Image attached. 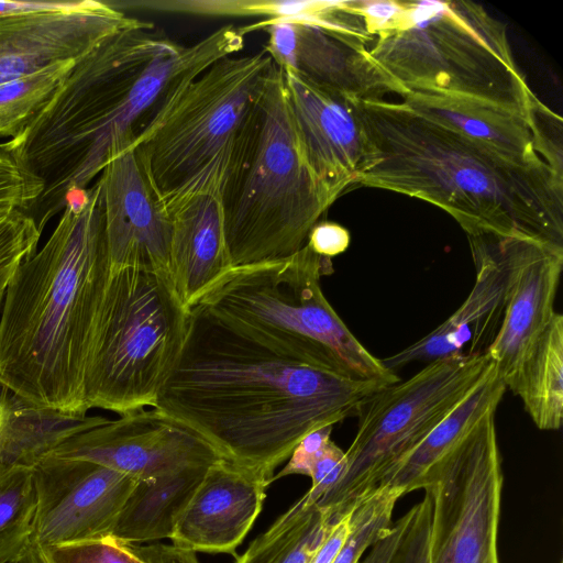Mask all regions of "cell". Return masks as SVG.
Here are the masks:
<instances>
[{
	"label": "cell",
	"mask_w": 563,
	"mask_h": 563,
	"mask_svg": "<svg viewBox=\"0 0 563 563\" xmlns=\"http://www.w3.org/2000/svg\"><path fill=\"white\" fill-rule=\"evenodd\" d=\"M385 385L307 362L196 305L153 408L273 478L308 433L356 416Z\"/></svg>",
	"instance_id": "6da1fadb"
},
{
	"label": "cell",
	"mask_w": 563,
	"mask_h": 563,
	"mask_svg": "<svg viewBox=\"0 0 563 563\" xmlns=\"http://www.w3.org/2000/svg\"><path fill=\"white\" fill-rule=\"evenodd\" d=\"M244 37L228 24L184 46L137 19L77 59L29 128L4 143L20 167L42 183L25 211L38 232L131 146L145 114L176 82L240 52Z\"/></svg>",
	"instance_id": "7a4b0ae2"
},
{
	"label": "cell",
	"mask_w": 563,
	"mask_h": 563,
	"mask_svg": "<svg viewBox=\"0 0 563 563\" xmlns=\"http://www.w3.org/2000/svg\"><path fill=\"white\" fill-rule=\"evenodd\" d=\"M364 151L355 187L435 205L466 235H527L563 246V177L510 161L401 102L352 100Z\"/></svg>",
	"instance_id": "3957f363"
},
{
	"label": "cell",
	"mask_w": 563,
	"mask_h": 563,
	"mask_svg": "<svg viewBox=\"0 0 563 563\" xmlns=\"http://www.w3.org/2000/svg\"><path fill=\"white\" fill-rule=\"evenodd\" d=\"M110 274L98 180L74 195L23 262L0 309V386L38 406L87 413L84 382Z\"/></svg>",
	"instance_id": "277c9868"
},
{
	"label": "cell",
	"mask_w": 563,
	"mask_h": 563,
	"mask_svg": "<svg viewBox=\"0 0 563 563\" xmlns=\"http://www.w3.org/2000/svg\"><path fill=\"white\" fill-rule=\"evenodd\" d=\"M221 199L232 266L295 254L334 202L308 163L275 63Z\"/></svg>",
	"instance_id": "5b68a950"
},
{
	"label": "cell",
	"mask_w": 563,
	"mask_h": 563,
	"mask_svg": "<svg viewBox=\"0 0 563 563\" xmlns=\"http://www.w3.org/2000/svg\"><path fill=\"white\" fill-rule=\"evenodd\" d=\"M274 67L263 48L221 58L176 82L143 123L132 148L166 207L221 187Z\"/></svg>",
	"instance_id": "8992f818"
},
{
	"label": "cell",
	"mask_w": 563,
	"mask_h": 563,
	"mask_svg": "<svg viewBox=\"0 0 563 563\" xmlns=\"http://www.w3.org/2000/svg\"><path fill=\"white\" fill-rule=\"evenodd\" d=\"M331 258L307 244L295 254L233 266L197 305L225 321L341 375L391 384L384 366L352 333L327 300L321 278Z\"/></svg>",
	"instance_id": "52a82bcc"
},
{
	"label": "cell",
	"mask_w": 563,
	"mask_h": 563,
	"mask_svg": "<svg viewBox=\"0 0 563 563\" xmlns=\"http://www.w3.org/2000/svg\"><path fill=\"white\" fill-rule=\"evenodd\" d=\"M404 2L400 26L377 34L368 48L402 93L453 95L530 114L537 97L501 21L467 0Z\"/></svg>",
	"instance_id": "ba28073f"
},
{
	"label": "cell",
	"mask_w": 563,
	"mask_h": 563,
	"mask_svg": "<svg viewBox=\"0 0 563 563\" xmlns=\"http://www.w3.org/2000/svg\"><path fill=\"white\" fill-rule=\"evenodd\" d=\"M166 273L110 269L87 358V410L153 408L181 351L188 323Z\"/></svg>",
	"instance_id": "9c48e42d"
},
{
	"label": "cell",
	"mask_w": 563,
	"mask_h": 563,
	"mask_svg": "<svg viewBox=\"0 0 563 563\" xmlns=\"http://www.w3.org/2000/svg\"><path fill=\"white\" fill-rule=\"evenodd\" d=\"M492 366L486 353L451 355L427 363L408 379L385 385L372 394L357 410V430L345 451V471L318 506L331 515L352 509Z\"/></svg>",
	"instance_id": "30bf717a"
},
{
	"label": "cell",
	"mask_w": 563,
	"mask_h": 563,
	"mask_svg": "<svg viewBox=\"0 0 563 563\" xmlns=\"http://www.w3.org/2000/svg\"><path fill=\"white\" fill-rule=\"evenodd\" d=\"M501 488V455L492 413L423 488L431 499L430 563H499Z\"/></svg>",
	"instance_id": "8fae6325"
},
{
	"label": "cell",
	"mask_w": 563,
	"mask_h": 563,
	"mask_svg": "<svg viewBox=\"0 0 563 563\" xmlns=\"http://www.w3.org/2000/svg\"><path fill=\"white\" fill-rule=\"evenodd\" d=\"M90 461L137 479L210 466L222 456L202 437L156 408L102 420L51 454Z\"/></svg>",
	"instance_id": "7c38bea8"
},
{
	"label": "cell",
	"mask_w": 563,
	"mask_h": 563,
	"mask_svg": "<svg viewBox=\"0 0 563 563\" xmlns=\"http://www.w3.org/2000/svg\"><path fill=\"white\" fill-rule=\"evenodd\" d=\"M33 543L57 544L110 536L137 478L77 459L47 455L33 466Z\"/></svg>",
	"instance_id": "4fadbf2b"
},
{
	"label": "cell",
	"mask_w": 563,
	"mask_h": 563,
	"mask_svg": "<svg viewBox=\"0 0 563 563\" xmlns=\"http://www.w3.org/2000/svg\"><path fill=\"white\" fill-rule=\"evenodd\" d=\"M246 35L264 30V49L282 69L352 100H383L402 89L371 57L372 35L332 31L299 21H257L241 26Z\"/></svg>",
	"instance_id": "5bb4252c"
},
{
	"label": "cell",
	"mask_w": 563,
	"mask_h": 563,
	"mask_svg": "<svg viewBox=\"0 0 563 563\" xmlns=\"http://www.w3.org/2000/svg\"><path fill=\"white\" fill-rule=\"evenodd\" d=\"M137 19L107 1L70 0L51 10L0 16V84L76 62Z\"/></svg>",
	"instance_id": "9a60e30c"
},
{
	"label": "cell",
	"mask_w": 563,
	"mask_h": 563,
	"mask_svg": "<svg viewBox=\"0 0 563 563\" xmlns=\"http://www.w3.org/2000/svg\"><path fill=\"white\" fill-rule=\"evenodd\" d=\"M110 269L169 275L170 218L132 148L113 156L97 178Z\"/></svg>",
	"instance_id": "2e32d148"
},
{
	"label": "cell",
	"mask_w": 563,
	"mask_h": 563,
	"mask_svg": "<svg viewBox=\"0 0 563 563\" xmlns=\"http://www.w3.org/2000/svg\"><path fill=\"white\" fill-rule=\"evenodd\" d=\"M509 236L467 235L475 283L463 303L441 324L399 352L380 358L395 371L411 362L485 354L501 323L510 275Z\"/></svg>",
	"instance_id": "e0dca14e"
},
{
	"label": "cell",
	"mask_w": 563,
	"mask_h": 563,
	"mask_svg": "<svg viewBox=\"0 0 563 563\" xmlns=\"http://www.w3.org/2000/svg\"><path fill=\"white\" fill-rule=\"evenodd\" d=\"M510 275L500 327L486 354L506 388L555 313L563 246L515 234L509 236Z\"/></svg>",
	"instance_id": "ac0fdd59"
},
{
	"label": "cell",
	"mask_w": 563,
	"mask_h": 563,
	"mask_svg": "<svg viewBox=\"0 0 563 563\" xmlns=\"http://www.w3.org/2000/svg\"><path fill=\"white\" fill-rule=\"evenodd\" d=\"M282 70L308 163L335 201L353 188L363 158L364 136L353 101Z\"/></svg>",
	"instance_id": "d6986e66"
},
{
	"label": "cell",
	"mask_w": 563,
	"mask_h": 563,
	"mask_svg": "<svg viewBox=\"0 0 563 563\" xmlns=\"http://www.w3.org/2000/svg\"><path fill=\"white\" fill-rule=\"evenodd\" d=\"M273 478L221 459L209 466L172 537L194 552L235 554L257 516Z\"/></svg>",
	"instance_id": "ffe728a7"
},
{
	"label": "cell",
	"mask_w": 563,
	"mask_h": 563,
	"mask_svg": "<svg viewBox=\"0 0 563 563\" xmlns=\"http://www.w3.org/2000/svg\"><path fill=\"white\" fill-rule=\"evenodd\" d=\"M170 218L169 276L187 311L233 266L221 188L189 192L166 207Z\"/></svg>",
	"instance_id": "44dd1931"
},
{
	"label": "cell",
	"mask_w": 563,
	"mask_h": 563,
	"mask_svg": "<svg viewBox=\"0 0 563 563\" xmlns=\"http://www.w3.org/2000/svg\"><path fill=\"white\" fill-rule=\"evenodd\" d=\"M415 113L450 129L510 161L547 164L530 114L460 96L408 91L400 96Z\"/></svg>",
	"instance_id": "7402d4cb"
},
{
	"label": "cell",
	"mask_w": 563,
	"mask_h": 563,
	"mask_svg": "<svg viewBox=\"0 0 563 563\" xmlns=\"http://www.w3.org/2000/svg\"><path fill=\"white\" fill-rule=\"evenodd\" d=\"M496 366L407 454L393 464L376 487L400 488L404 494L423 489L439 466L492 413L506 391Z\"/></svg>",
	"instance_id": "603a6c76"
},
{
	"label": "cell",
	"mask_w": 563,
	"mask_h": 563,
	"mask_svg": "<svg viewBox=\"0 0 563 563\" xmlns=\"http://www.w3.org/2000/svg\"><path fill=\"white\" fill-rule=\"evenodd\" d=\"M209 466L137 479L111 536L125 544L172 539L177 522Z\"/></svg>",
	"instance_id": "cb8c5ba5"
},
{
	"label": "cell",
	"mask_w": 563,
	"mask_h": 563,
	"mask_svg": "<svg viewBox=\"0 0 563 563\" xmlns=\"http://www.w3.org/2000/svg\"><path fill=\"white\" fill-rule=\"evenodd\" d=\"M1 433L2 466L33 467L71 437L97 426L103 417L38 407L5 389Z\"/></svg>",
	"instance_id": "d4e9b609"
},
{
	"label": "cell",
	"mask_w": 563,
	"mask_h": 563,
	"mask_svg": "<svg viewBox=\"0 0 563 563\" xmlns=\"http://www.w3.org/2000/svg\"><path fill=\"white\" fill-rule=\"evenodd\" d=\"M510 390L540 430H559L563 418V316L555 312L523 358Z\"/></svg>",
	"instance_id": "484cf974"
},
{
	"label": "cell",
	"mask_w": 563,
	"mask_h": 563,
	"mask_svg": "<svg viewBox=\"0 0 563 563\" xmlns=\"http://www.w3.org/2000/svg\"><path fill=\"white\" fill-rule=\"evenodd\" d=\"M343 514L331 515L305 494L251 542L236 563H309Z\"/></svg>",
	"instance_id": "4316f807"
},
{
	"label": "cell",
	"mask_w": 563,
	"mask_h": 563,
	"mask_svg": "<svg viewBox=\"0 0 563 563\" xmlns=\"http://www.w3.org/2000/svg\"><path fill=\"white\" fill-rule=\"evenodd\" d=\"M36 515L33 467L0 468V563H23L32 544Z\"/></svg>",
	"instance_id": "83f0119b"
},
{
	"label": "cell",
	"mask_w": 563,
	"mask_h": 563,
	"mask_svg": "<svg viewBox=\"0 0 563 563\" xmlns=\"http://www.w3.org/2000/svg\"><path fill=\"white\" fill-rule=\"evenodd\" d=\"M76 62L52 65L0 84V137L20 135L51 101Z\"/></svg>",
	"instance_id": "f1b7e54d"
},
{
	"label": "cell",
	"mask_w": 563,
	"mask_h": 563,
	"mask_svg": "<svg viewBox=\"0 0 563 563\" xmlns=\"http://www.w3.org/2000/svg\"><path fill=\"white\" fill-rule=\"evenodd\" d=\"M400 488L378 486L357 500L350 521L349 536L332 563H360L369 548L391 527Z\"/></svg>",
	"instance_id": "f546056e"
},
{
	"label": "cell",
	"mask_w": 563,
	"mask_h": 563,
	"mask_svg": "<svg viewBox=\"0 0 563 563\" xmlns=\"http://www.w3.org/2000/svg\"><path fill=\"white\" fill-rule=\"evenodd\" d=\"M41 233L21 209L0 203V296L20 265L37 250Z\"/></svg>",
	"instance_id": "4dcf8cb0"
},
{
	"label": "cell",
	"mask_w": 563,
	"mask_h": 563,
	"mask_svg": "<svg viewBox=\"0 0 563 563\" xmlns=\"http://www.w3.org/2000/svg\"><path fill=\"white\" fill-rule=\"evenodd\" d=\"M53 563H145L130 544L106 536L54 545L46 549Z\"/></svg>",
	"instance_id": "1f68e13d"
},
{
	"label": "cell",
	"mask_w": 563,
	"mask_h": 563,
	"mask_svg": "<svg viewBox=\"0 0 563 563\" xmlns=\"http://www.w3.org/2000/svg\"><path fill=\"white\" fill-rule=\"evenodd\" d=\"M409 511L408 523L388 563H430L431 499L429 494L424 492L423 499Z\"/></svg>",
	"instance_id": "d6a6232c"
},
{
	"label": "cell",
	"mask_w": 563,
	"mask_h": 563,
	"mask_svg": "<svg viewBox=\"0 0 563 563\" xmlns=\"http://www.w3.org/2000/svg\"><path fill=\"white\" fill-rule=\"evenodd\" d=\"M42 188V183L23 170L1 143L0 203L15 206L25 212L41 195Z\"/></svg>",
	"instance_id": "836d02e7"
},
{
	"label": "cell",
	"mask_w": 563,
	"mask_h": 563,
	"mask_svg": "<svg viewBox=\"0 0 563 563\" xmlns=\"http://www.w3.org/2000/svg\"><path fill=\"white\" fill-rule=\"evenodd\" d=\"M345 467V451L330 440L311 468V486L306 496L318 503L338 483Z\"/></svg>",
	"instance_id": "e575fe53"
},
{
	"label": "cell",
	"mask_w": 563,
	"mask_h": 563,
	"mask_svg": "<svg viewBox=\"0 0 563 563\" xmlns=\"http://www.w3.org/2000/svg\"><path fill=\"white\" fill-rule=\"evenodd\" d=\"M333 426H327L308 433L294 449L287 464L273 477V482L289 475H310L311 468L331 440Z\"/></svg>",
	"instance_id": "d590c367"
},
{
	"label": "cell",
	"mask_w": 563,
	"mask_h": 563,
	"mask_svg": "<svg viewBox=\"0 0 563 563\" xmlns=\"http://www.w3.org/2000/svg\"><path fill=\"white\" fill-rule=\"evenodd\" d=\"M351 2L353 9L363 18L367 32L374 37L377 34L399 27L406 12L404 1L366 0Z\"/></svg>",
	"instance_id": "8d00e7d4"
},
{
	"label": "cell",
	"mask_w": 563,
	"mask_h": 563,
	"mask_svg": "<svg viewBox=\"0 0 563 563\" xmlns=\"http://www.w3.org/2000/svg\"><path fill=\"white\" fill-rule=\"evenodd\" d=\"M350 232L342 225L322 221L310 230L306 244L318 255L331 258L345 252L350 245Z\"/></svg>",
	"instance_id": "74e56055"
},
{
	"label": "cell",
	"mask_w": 563,
	"mask_h": 563,
	"mask_svg": "<svg viewBox=\"0 0 563 563\" xmlns=\"http://www.w3.org/2000/svg\"><path fill=\"white\" fill-rule=\"evenodd\" d=\"M132 551L145 563H200L196 552L174 544H130Z\"/></svg>",
	"instance_id": "f35d334b"
},
{
	"label": "cell",
	"mask_w": 563,
	"mask_h": 563,
	"mask_svg": "<svg viewBox=\"0 0 563 563\" xmlns=\"http://www.w3.org/2000/svg\"><path fill=\"white\" fill-rule=\"evenodd\" d=\"M409 517L410 511L408 510L391 525L388 532L382 539L369 548L366 556L360 563H388L402 537Z\"/></svg>",
	"instance_id": "ab89813d"
},
{
	"label": "cell",
	"mask_w": 563,
	"mask_h": 563,
	"mask_svg": "<svg viewBox=\"0 0 563 563\" xmlns=\"http://www.w3.org/2000/svg\"><path fill=\"white\" fill-rule=\"evenodd\" d=\"M355 507V506H354ZM354 507L344 512L333 526L331 532L312 556L309 563H332L344 544L349 532L350 521Z\"/></svg>",
	"instance_id": "60d3db41"
},
{
	"label": "cell",
	"mask_w": 563,
	"mask_h": 563,
	"mask_svg": "<svg viewBox=\"0 0 563 563\" xmlns=\"http://www.w3.org/2000/svg\"><path fill=\"white\" fill-rule=\"evenodd\" d=\"M67 1H0V16L60 8Z\"/></svg>",
	"instance_id": "b9f144b4"
},
{
	"label": "cell",
	"mask_w": 563,
	"mask_h": 563,
	"mask_svg": "<svg viewBox=\"0 0 563 563\" xmlns=\"http://www.w3.org/2000/svg\"><path fill=\"white\" fill-rule=\"evenodd\" d=\"M23 563H53L47 550L37 544H32Z\"/></svg>",
	"instance_id": "7bdbcfd3"
},
{
	"label": "cell",
	"mask_w": 563,
	"mask_h": 563,
	"mask_svg": "<svg viewBox=\"0 0 563 563\" xmlns=\"http://www.w3.org/2000/svg\"><path fill=\"white\" fill-rule=\"evenodd\" d=\"M5 388L0 386V468L2 467L1 462V433L5 421V401H4Z\"/></svg>",
	"instance_id": "ee69618b"
},
{
	"label": "cell",
	"mask_w": 563,
	"mask_h": 563,
	"mask_svg": "<svg viewBox=\"0 0 563 563\" xmlns=\"http://www.w3.org/2000/svg\"><path fill=\"white\" fill-rule=\"evenodd\" d=\"M3 296H4V295L0 296V309H1V305H2Z\"/></svg>",
	"instance_id": "f6af8a7d"
},
{
	"label": "cell",
	"mask_w": 563,
	"mask_h": 563,
	"mask_svg": "<svg viewBox=\"0 0 563 563\" xmlns=\"http://www.w3.org/2000/svg\"><path fill=\"white\" fill-rule=\"evenodd\" d=\"M560 563H562V562H560Z\"/></svg>",
	"instance_id": "bcb514c9"
}]
</instances>
